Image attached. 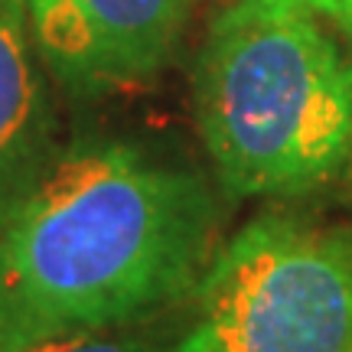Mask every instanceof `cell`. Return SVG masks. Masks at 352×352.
Wrapping results in <instances>:
<instances>
[{"label":"cell","mask_w":352,"mask_h":352,"mask_svg":"<svg viewBox=\"0 0 352 352\" xmlns=\"http://www.w3.org/2000/svg\"><path fill=\"white\" fill-rule=\"evenodd\" d=\"M192 0H20L52 69L76 88L131 85L170 59Z\"/></svg>","instance_id":"cell-4"},{"label":"cell","mask_w":352,"mask_h":352,"mask_svg":"<svg viewBox=\"0 0 352 352\" xmlns=\"http://www.w3.org/2000/svg\"><path fill=\"white\" fill-rule=\"evenodd\" d=\"M50 166V118L23 36L20 0H0V215Z\"/></svg>","instance_id":"cell-5"},{"label":"cell","mask_w":352,"mask_h":352,"mask_svg":"<svg viewBox=\"0 0 352 352\" xmlns=\"http://www.w3.org/2000/svg\"><path fill=\"white\" fill-rule=\"evenodd\" d=\"M179 320L170 314L138 320V323H121V327L85 329L72 336L36 342L23 352H173Z\"/></svg>","instance_id":"cell-6"},{"label":"cell","mask_w":352,"mask_h":352,"mask_svg":"<svg viewBox=\"0 0 352 352\" xmlns=\"http://www.w3.org/2000/svg\"><path fill=\"white\" fill-rule=\"evenodd\" d=\"M320 13L239 0L196 63V121L226 192L287 199L352 160V63Z\"/></svg>","instance_id":"cell-2"},{"label":"cell","mask_w":352,"mask_h":352,"mask_svg":"<svg viewBox=\"0 0 352 352\" xmlns=\"http://www.w3.org/2000/svg\"><path fill=\"white\" fill-rule=\"evenodd\" d=\"M333 20L346 30V36L352 39V0H336V10H333Z\"/></svg>","instance_id":"cell-8"},{"label":"cell","mask_w":352,"mask_h":352,"mask_svg":"<svg viewBox=\"0 0 352 352\" xmlns=\"http://www.w3.org/2000/svg\"><path fill=\"white\" fill-rule=\"evenodd\" d=\"M352 226L252 219L215 248L173 352H349Z\"/></svg>","instance_id":"cell-3"},{"label":"cell","mask_w":352,"mask_h":352,"mask_svg":"<svg viewBox=\"0 0 352 352\" xmlns=\"http://www.w3.org/2000/svg\"><path fill=\"white\" fill-rule=\"evenodd\" d=\"M349 352H352V349H349Z\"/></svg>","instance_id":"cell-9"},{"label":"cell","mask_w":352,"mask_h":352,"mask_svg":"<svg viewBox=\"0 0 352 352\" xmlns=\"http://www.w3.org/2000/svg\"><path fill=\"white\" fill-rule=\"evenodd\" d=\"M215 226L196 173L121 140L65 151L0 215V352L173 314Z\"/></svg>","instance_id":"cell-1"},{"label":"cell","mask_w":352,"mask_h":352,"mask_svg":"<svg viewBox=\"0 0 352 352\" xmlns=\"http://www.w3.org/2000/svg\"><path fill=\"white\" fill-rule=\"evenodd\" d=\"M271 3H290V7H303L310 13H323V16H333L336 10V0H271Z\"/></svg>","instance_id":"cell-7"}]
</instances>
